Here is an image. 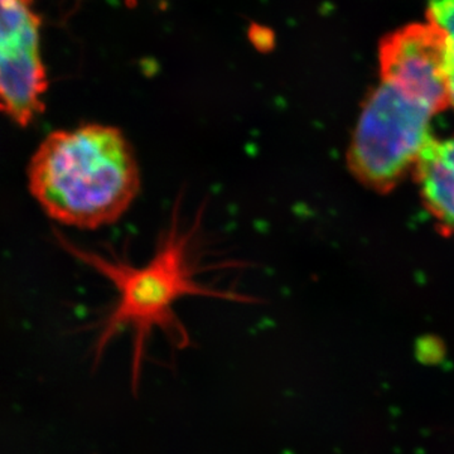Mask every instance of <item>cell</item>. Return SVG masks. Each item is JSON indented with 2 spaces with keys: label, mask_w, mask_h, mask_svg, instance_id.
Listing matches in <instances>:
<instances>
[{
  "label": "cell",
  "mask_w": 454,
  "mask_h": 454,
  "mask_svg": "<svg viewBox=\"0 0 454 454\" xmlns=\"http://www.w3.org/2000/svg\"><path fill=\"white\" fill-rule=\"evenodd\" d=\"M382 82H389L433 114L450 104V49L438 26L411 25L387 35L380 46Z\"/></svg>",
  "instance_id": "obj_5"
},
{
  "label": "cell",
  "mask_w": 454,
  "mask_h": 454,
  "mask_svg": "<svg viewBox=\"0 0 454 454\" xmlns=\"http://www.w3.org/2000/svg\"><path fill=\"white\" fill-rule=\"evenodd\" d=\"M27 177L44 214L83 230L121 219L142 184L138 158L124 131L100 122L50 133L33 153Z\"/></svg>",
  "instance_id": "obj_2"
},
{
  "label": "cell",
  "mask_w": 454,
  "mask_h": 454,
  "mask_svg": "<svg viewBox=\"0 0 454 454\" xmlns=\"http://www.w3.org/2000/svg\"><path fill=\"white\" fill-rule=\"evenodd\" d=\"M433 113L396 86L382 82L367 98L349 145V169L376 192L395 187L429 142Z\"/></svg>",
  "instance_id": "obj_3"
},
{
  "label": "cell",
  "mask_w": 454,
  "mask_h": 454,
  "mask_svg": "<svg viewBox=\"0 0 454 454\" xmlns=\"http://www.w3.org/2000/svg\"><path fill=\"white\" fill-rule=\"evenodd\" d=\"M197 227H187L173 217L157 250L148 262L133 265L125 260L100 255L83 249L59 236V241L74 258L94 269L112 283L116 301L101 325L97 342L100 357L110 340L119 333H133L131 348V387L138 391L145 365L146 346L155 331L166 334L177 348L190 345V334L176 315V306L191 297L214 298L252 303V297L212 288L200 280L196 256Z\"/></svg>",
  "instance_id": "obj_1"
},
{
  "label": "cell",
  "mask_w": 454,
  "mask_h": 454,
  "mask_svg": "<svg viewBox=\"0 0 454 454\" xmlns=\"http://www.w3.org/2000/svg\"><path fill=\"white\" fill-rule=\"evenodd\" d=\"M417 179L438 229L454 239V138L429 139L418 157Z\"/></svg>",
  "instance_id": "obj_6"
},
{
  "label": "cell",
  "mask_w": 454,
  "mask_h": 454,
  "mask_svg": "<svg viewBox=\"0 0 454 454\" xmlns=\"http://www.w3.org/2000/svg\"><path fill=\"white\" fill-rule=\"evenodd\" d=\"M49 74L33 0H0V114L20 128L46 109Z\"/></svg>",
  "instance_id": "obj_4"
},
{
  "label": "cell",
  "mask_w": 454,
  "mask_h": 454,
  "mask_svg": "<svg viewBox=\"0 0 454 454\" xmlns=\"http://www.w3.org/2000/svg\"><path fill=\"white\" fill-rule=\"evenodd\" d=\"M430 23L438 26L447 35L450 49V103L454 106V0H428Z\"/></svg>",
  "instance_id": "obj_7"
}]
</instances>
